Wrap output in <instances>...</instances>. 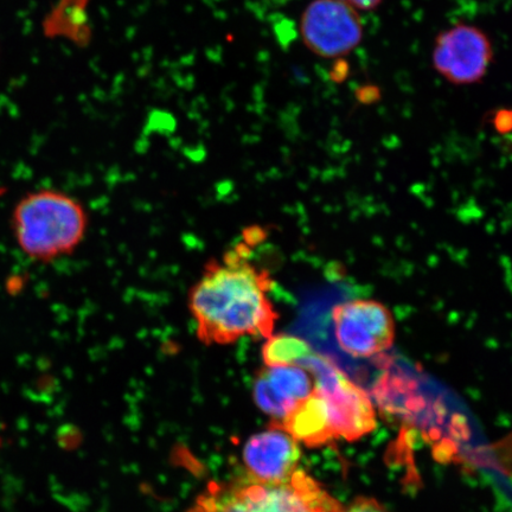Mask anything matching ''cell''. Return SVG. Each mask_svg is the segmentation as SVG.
I'll use <instances>...</instances> for the list:
<instances>
[{"label": "cell", "mask_w": 512, "mask_h": 512, "mask_svg": "<svg viewBox=\"0 0 512 512\" xmlns=\"http://www.w3.org/2000/svg\"><path fill=\"white\" fill-rule=\"evenodd\" d=\"M259 230L220 259H210L190 288L188 306L198 341L229 345L242 338L267 339L274 334L279 312L270 298L274 280L270 271L252 261Z\"/></svg>", "instance_id": "obj_1"}, {"label": "cell", "mask_w": 512, "mask_h": 512, "mask_svg": "<svg viewBox=\"0 0 512 512\" xmlns=\"http://www.w3.org/2000/svg\"><path fill=\"white\" fill-rule=\"evenodd\" d=\"M88 223L87 210L79 200L51 188L28 192L11 214L18 248L41 264L73 254L86 238Z\"/></svg>", "instance_id": "obj_2"}, {"label": "cell", "mask_w": 512, "mask_h": 512, "mask_svg": "<svg viewBox=\"0 0 512 512\" xmlns=\"http://www.w3.org/2000/svg\"><path fill=\"white\" fill-rule=\"evenodd\" d=\"M315 379V390L325 402L332 439L355 441L373 432L376 415L369 396L328 356L313 351L300 363Z\"/></svg>", "instance_id": "obj_3"}, {"label": "cell", "mask_w": 512, "mask_h": 512, "mask_svg": "<svg viewBox=\"0 0 512 512\" xmlns=\"http://www.w3.org/2000/svg\"><path fill=\"white\" fill-rule=\"evenodd\" d=\"M238 512H344L342 504L303 470L280 483H235Z\"/></svg>", "instance_id": "obj_4"}, {"label": "cell", "mask_w": 512, "mask_h": 512, "mask_svg": "<svg viewBox=\"0 0 512 512\" xmlns=\"http://www.w3.org/2000/svg\"><path fill=\"white\" fill-rule=\"evenodd\" d=\"M332 324L338 347L349 356L374 357L393 347L394 317L376 300L356 299L336 305Z\"/></svg>", "instance_id": "obj_5"}, {"label": "cell", "mask_w": 512, "mask_h": 512, "mask_svg": "<svg viewBox=\"0 0 512 512\" xmlns=\"http://www.w3.org/2000/svg\"><path fill=\"white\" fill-rule=\"evenodd\" d=\"M492 61L490 37L475 25L458 23L435 37L433 67L452 85L470 86L482 81Z\"/></svg>", "instance_id": "obj_6"}, {"label": "cell", "mask_w": 512, "mask_h": 512, "mask_svg": "<svg viewBox=\"0 0 512 512\" xmlns=\"http://www.w3.org/2000/svg\"><path fill=\"white\" fill-rule=\"evenodd\" d=\"M305 46L324 59H341L360 46L364 27L360 12L341 0H313L300 21Z\"/></svg>", "instance_id": "obj_7"}, {"label": "cell", "mask_w": 512, "mask_h": 512, "mask_svg": "<svg viewBox=\"0 0 512 512\" xmlns=\"http://www.w3.org/2000/svg\"><path fill=\"white\" fill-rule=\"evenodd\" d=\"M300 454L298 441L272 424L253 435L243 448L247 478L266 484L285 482L298 470Z\"/></svg>", "instance_id": "obj_8"}, {"label": "cell", "mask_w": 512, "mask_h": 512, "mask_svg": "<svg viewBox=\"0 0 512 512\" xmlns=\"http://www.w3.org/2000/svg\"><path fill=\"white\" fill-rule=\"evenodd\" d=\"M315 392V379L302 364L265 367L254 382L256 405L273 418L283 421L294 408Z\"/></svg>", "instance_id": "obj_9"}, {"label": "cell", "mask_w": 512, "mask_h": 512, "mask_svg": "<svg viewBox=\"0 0 512 512\" xmlns=\"http://www.w3.org/2000/svg\"><path fill=\"white\" fill-rule=\"evenodd\" d=\"M283 428L294 440L306 446L315 447L328 444L332 439L325 402L316 390L283 421L273 422Z\"/></svg>", "instance_id": "obj_10"}, {"label": "cell", "mask_w": 512, "mask_h": 512, "mask_svg": "<svg viewBox=\"0 0 512 512\" xmlns=\"http://www.w3.org/2000/svg\"><path fill=\"white\" fill-rule=\"evenodd\" d=\"M310 344L303 338L290 334H273L262 345L265 367L293 366L302 363L312 354Z\"/></svg>", "instance_id": "obj_11"}, {"label": "cell", "mask_w": 512, "mask_h": 512, "mask_svg": "<svg viewBox=\"0 0 512 512\" xmlns=\"http://www.w3.org/2000/svg\"><path fill=\"white\" fill-rule=\"evenodd\" d=\"M344 512H388L374 498L358 497Z\"/></svg>", "instance_id": "obj_12"}, {"label": "cell", "mask_w": 512, "mask_h": 512, "mask_svg": "<svg viewBox=\"0 0 512 512\" xmlns=\"http://www.w3.org/2000/svg\"><path fill=\"white\" fill-rule=\"evenodd\" d=\"M341 2L351 6L356 11H373L382 3V0H341Z\"/></svg>", "instance_id": "obj_13"}, {"label": "cell", "mask_w": 512, "mask_h": 512, "mask_svg": "<svg viewBox=\"0 0 512 512\" xmlns=\"http://www.w3.org/2000/svg\"><path fill=\"white\" fill-rule=\"evenodd\" d=\"M495 124L499 132H508L512 130V112L501 111L497 113Z\"/></svg>", "instance_id": "obj_14"}]
</instances>
